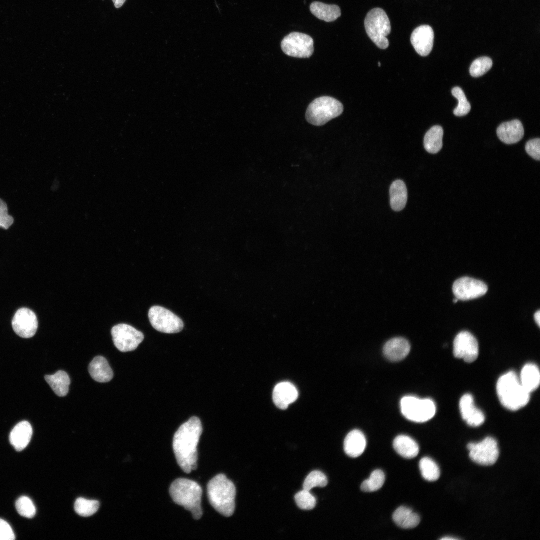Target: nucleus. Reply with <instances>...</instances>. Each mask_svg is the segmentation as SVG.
<instances>
[{
	"label": "nucleus",
	"mask_w": 540,
	"mask_h": 540,
	"mask_svg": "<svg viewBox=\"0 0 540 540\" xmlns=\"http://www.w3.org/2000/svg\"><path fill=\"white\" fill-rule=\"evenodd\" d=\"M16 508L18 514L26 518H32L36 514V507L32 500L28 497L23 496L16 502Z\"/></svg>",
	"instance_id": "e433bc0d"
},
{
	"label": "nucleus",
	"mask_w": 540,
	"mask_h": 540,
	"mask_svg": "<svg viewBox=\"0 0 540 540\" xmlns=\"http://www.w3.org/2000/svg\"><path fill=\"white\" fill-rule=\"evenodd\" d=\"M281 48L286 55L297 58H308L314 53V40L308 35L293 32L286 36Z\"/></svg>",
	"instance_id": "1a4fd4ad"
},
{
	"label": "nucleus",
	"mask_w": 540,
	"mask_h": 540,
	"mask_svg": "<svg viewBox=\"0 0 540 540\" xmlns=\"http://www.w3.org/2000/svg\"><path fill=\"white\" fill-rule=\"evenodd\" d=\"M14 332L20 337H33L38 330V321L36 314L30 310L22 308L15 314L12 321Z\"/></svg>",
	"instance_id": "4468645a"
},
{
	"label": "nucleus",
	"mask_w": 540,
	"mask_h": 540,
	"mask_svg": "<svg viewBox=\"0 0 540 540\" xmlns=\"http://www.w3.org/2000/svg\"><path fill=\"white\" fill-rule=\"evenodd\" d=\"M328 483L326 476L322 472L314 470L310 472L306 478L304 485V490L310 491L315 487H325Z\"/></svg>",
	"instance_id": "72a5a7b5"
},
{
	"label": "nucleus",
	"mask_w": 540,
	"mask_h": 540,
	"mask_svg": "<svg viewBox=\"0 0 540 540\" xmlns=\"http://www.w3.org/2000/svg\"><path fill=\"white\" fill-rule=\"evenodd\" d=\"M112 1L114 4V6L118 8L123 6L126 0H112Z\"/></svg>",
	"instance_id": "a19ab883"
},
{
	"label": "nucleus",
	"mask_w": 540,
	"mask_h": 540,
	"mask_svg": "<svg viewBox=\"0 0 540 540\" xmlns=\"http://www.w3.org/2000/svg\"><path fill=\"white\" fill-rule=\"evenodd\" d=\"M378 66H379V67H380V66H381V64H380V62H378Z\"/></svg>",
	"instance_id": "a18cd8bd"
},
{
	"label": "nucleus",
	"mask_w": 540,
	"mask_h": 540,
	"mask_svg": "<svg viewBox=\"0 0 540 540\" xmlns=\"http://www.w3.org/2000/svg\"><path fill=\"white\" fill-rule=\"evenodd\" d=\"M364 26L368 37L378 48L384 50L388 47L386 36L390 33L391 25L382 9L378 8L370 10L365 18Z\"/></svg>",
	"instance_id": "423d86ee"
},
{
	"label": "nucleus",
	"mask_w": 540,
	"mask_h": 540,
	"mask_svg": "<svg viewBox=\"0 0 540 540\" xmlns=\"http://www.w3.org/2000/svg\"><path fill=\"white\" fill-rule=\"evenodd\" d=\"M526 150L528 154L535 160L540 159V140L535 138L528 141L526 146Z\"/></svg>",
	"instance_id": "58836bf2"
},
{
	"label": "nucleus",
	"mask_w": 540,
	"mask_h": 540,
	"mask_svg": "<svg viewBox=\"0 0 540 540\" xmlns=\"http://www.w3.org/2000/svg\"><path fill=\"white\" fill-rule=\"evenodd\" d=\"M32 435L30 424L23 421L16 425L10 435L11 444L17 451H22L29 444Z\"/></svg>",
	"instance_id": "aec40b11"
},
{
	"label": "nucleus",
	"mask_w": 540,
	"mask_h": 540,
	"mask_svg": "<svg viewBox=\"0 0 540 540\" xmlns=\"http://www.w3.org/2000/svg\"><path fill=\"white\" fill-rule=\"evenodd\" d=\"M366 446V440L364 434L360 430L351 431L346 436L344 442V450L346 454L352 458L360 456Z\"/></svg>",
	"instance_id": "412c9836"
},
{
	"label": "nucleus",
	"mask_w": 540,
	"mask_h": 540,
	"mask_svg": "<svg viewBox=\"0 0 540 540\" xmlns=\"http://www.w3.org/2000/svg\"><path fill=\"white\" fill-rule=\"evenodd\" d=\"M453 293L458 300H468L478 298L488 292V286L482 281L469 277L457 280L452 286Z\"/></svg>",
	"instance_id": "f8f14e48"
},
{
	"label": "nucleus",
	"mask_w": 540,
	"mask_h": 540,
	"mask_svg": "<svg viewBox=\"0 0 540 540\" xmlns=\"http://www.w3.org/2000/svg\"><path fill=\"white\" fill-rule=\"evenodd\" d=\"M294 498L298 507L303 510H312L316 504V498L310 491L305 490L298 492Z\"/></svg>",
	"instance_id": "c9c22d12"
},
{
	"label": "nucleus",
	"mask_w": 540,
	"mask_h": 540,
	"mask_svg": "<svg viewBox=\"0 0 540 540\" xmlns=\"http://www.w3.org/2000/svg\"><path fill=\"white\" fill-rule=\"evenodd\" d=\"M400 408L406 418L416 422H428L436 412V406L433 400L413 396L404 397L400 402Z\"/></svg>",
	"instance_id": "0eeeda50"
},
{
	"label": "nucleus",
	"mask_w": 540,
	"mask_h": 540,
	"mask_svg": "<svg viewBox=\"0 0 540 540\" xmlns=\"http://www.w3.org/2000/svg\"><path fill=\"white\" fill-rule=\"evenodd\" d=\"M458 300L457 298H456L454 299L453 302L454 303H456L458 302Z\"/></svg>",
	"instance_id": "c03bdc74"
},
{
	"label": "nucleus",
	"mask_w": 540,
	"mask_h": 540,
	"mask_svg": "<svg viewBox=\"0 0 540 540\" xmlns=\"http://www.w3.org/2000/svg\"><path fill=\"white\" fill-rule=\"evenodd\" d=\"M468 448L470 459L480 465L492 466L496 462L499 456L498 442L492 437H487L478 443H470Z\"/></svg>",
	"instance_id": "9d476101"
},
{
	"label": "nucleus",
	"mask_w": 540,
	"mask_h": 540,
	"mask_svg": "<svg viewBox=\"0 0 540 540\" xmlns=\"http://www.w3.org/2000/svg\"><path fill=\"white\" fill-rule=\"evenodd\" d=\"M169 492L174 502L191 512L194 520L202 518V490L197 482L186 478H178L172 483Z\"/></svg>",
	"instance_id": "7ed1b4c3"
},
{
	"label": "nucleus",
	"mask_w": 540,
	"mask_h": 540,
	"mask_svg": "<svg viewBox=\"0 0 540 540\" xmlns=\"http://www.w3.org/2000/svg\"><path fill=\"white\" fill-rule=\"evenodd\" d=\"M341 102L330 96H322L315 99L308 106L306 118L308 122L322 126L331 120L340 116L343 112Z\"/></svg>",
	"instance_id": "39448f33"
},
{
	"label": "nucleus",
	"mask_w": 540,
	"mask_h": 540,
	"mask_svg": "<svg viewBox=\"0 0 540 540\" xmlns=\"http://www.w3.org/2000/svg\"><path fill=\"white\" fill-rule=\"evenodd\" d=\"M478 354V342L472 334L464 331L456 336L454 342V354L455 357L471 363L477 359Z\"/></svg>",
	"instance_id": "ddd939ff"
},
{
	"label": "nucleus",
	"mask_w": 540,
	"mask_h": 540,
	"mask_svg": "<svg viewBox=\"0 0 540 540\" xmlns=\"http://www.w3.org/2000/svg\"><path fill=\"white\" fill-rule=\"evenodd\" d=\"M442 540H456V538H448V537H446V538H442Z\"/></svg>",
	"instance_id": "37998d69"
},
{
	"label": "nucleus",
	"mask_w": 540,
	"mask_h": 540,
	"mask_svg": "<svg viewBox=\"0 0 540 540\" xmlns=\"http://www.w3.org/2000/svg\"><path fill=\"white\" fill-rule=\"evenodd\" d=\"M202 432L200 420L193 416L182 424L174 435L172 446L176 458L181 469L186 474H190L197 468V446Z\"/></svg>",
	"instance_id": "f257e3e1"
},
{
	"label": "nucleus",
	"mask_w": 540,
	"mask_h": 540,
	"mask_svg": "<svg viewBox=\"0 0 540 540\" xmlns=\"http://www.w3.org/2000/svg\"><path fill=\"white\" fill-rule=\"evenodd\" d=\"M390 194L392 208L396 212L402 210L408 200V190L405 183L400 180L394 181L390 186Z\"/></svg>",
	"instance_id": "5701e85b"
},
{
	"label": "nucleus",
	"mask_w": 540,
	"mask_h": 540,
	"mask_svg": "<svg viewBox=\"0 0 540 540\" xmlns=\"http://www.w3.org/2000/svg\"><path fill=\"white\" fill-rule=\"evenodd\" d=\"M497 135L503 142L511 144L520 142L524 136V129L518 120L502 124L497 129Z\"/></svg>",
	"instance_id": "a211bd4d"
},
{
	"label": "nucleus",
	"mask_w": 540,
	"mask_h": 540,
	"mask_svg": "<svg viewBox=\"0 0 540 540\" xmlns=\"http://www.w3.org/2000/svg\"><path fill=\"white\" fill-rule=\"evenodd\" d=\"M393 446L400 456L407 459L414 458L419 453L417 442L408 436L400 435L396 437L393 442Z\"/></svg>",
	"instance_id": "b1692460"
},
{
	"label": "nucleus",
	"mask_w": 540,
	"mask_h": 540,
	"mask_svg": "<svg viewBox=\"0 0 540 540\" xmlns=\"http://www.w3.org/2000/svg\"><path fill=\"white\" fill-rule=\"evenodd\" d=\"M392 519L398 526L404 529L414 528L419 524L420 521L418 514L404 506H400L396 510L393 514Z\"/></svg>",
	"instance_id": "a878e982"
},
{
	"label": "nucleus",
	"mask_w": 540,
	"mask_h": 540,
	"mask_svg": "<svg viewBox=\"0 0 540 540\" xmlns=\"http://www.w3.org/2000/svg\"><path fill=\"white\" fill-rule=\"evenodd\" d=\"M45 380L58 396L64 397L68 394L70 380L66 372L59 370L53 375H46Z\"/></svg>",
	"instance_id": "bb28decb"
},
{
	"label": "nucleus",
	"mask_w": 540,
	"mask_h": 540,
	"mask_svg": "<svg viewBox=\"0 0 540 540\" xmlns=\"http://www.w3.org/2000/svg\"><path fill=\"white\" fill-rule=\"evenodd\" d=\"M444 130L439 126L432 127L426 134L424 138V146L429 153L435 154L442 148Z\"/></svg>",
	"instance_id": "c85d7f7f"
},
{
	"label": "nucleus",
	"mask_w": 540,
	"mask_h": 540,
	"mask_svg": "<svg viewBox=\"0 0 540 540\" xmlns=\"http://www.w3.org/2000/svg\"><path fill=\"white\" fill-rule=\"evenodd\" d=\"M496 392L501 404L507 409L517 410L529 402L530 392L521 384L517 374L508 372L498 379Z\"/></svg>",
	"instance_id": "20e7f679"
},
{
	"label": "nucleus",
	"mask_w": 540,
	"mask_h": 540,
	"mask_svg": "<svg viewBox=\"0 0 540 540\" xmlns=\"http://www.w3.org/2000/svg\"><path fill=\"white\" fill-rule=\"evenodd\" d=\"M492 66L491 58L484 56L474 60L472 63L470 72L474 78H478L484 75L490 70Z\"/></svg>",
	"instance_id": "f704fd0d"
},
{
	"label": "nucleus",
	"mask_w": 540,
	"mask_h": 540,
	"mask_svg": "<svg viewBox=\"0 0 540 540\" xmlns=\"http://www.w3.org/2000/svg\"><path fill=\"white\" fill-rule=\"evenodd\" d=\"M273 400L277 407L282 410L286 409L298 398L296 388L289 382H282L274 388L272 394Z\"/></svg>",
	"instance_id": "f3484780"
},
{
	"label": "nucleus",
	"mask_w": 540,
	"mask_h": 540,
	"mask_svg": "<svg viewBox=\"0 0 540 540\" xmlns=\"http://www.w3.org/2000/svg\"><path fill=\"white\" fill-rule=\"evenodd\" d=\"M88 371L91 377L98 382H108L114 376V372L106 359L103 356L95 357L90 364Z\"/></svg>",
	"instance_id": "4be33fe9"
},
{
	"label": "nucleus",
	"mask_w": 540,
	"mask_h": 540,
	"mask_svg": "<svg viewBox=\"0 0 540 540\" xmlns=\"http://www.w3.org/2000/svg\"><path fill=\"white\" fill-rule=\"evenodd\" d=\"M148 318L153 328L161 332L176 334L184 328V322L179 317L160 306H154L150 309Z\"/></svg>",
	"instance_id": "6e6552de"
},
{
	"label": "nucleus",
	"mask_w": 540,
	"mask_h": 540,
	"mask_svg": "<svg viewBox=\"0 0 540 540\" xmlns=\"http://www.w3.org/2000/svg\"><path fill=\"white\" fill-rule=\"evenodd\" d=\"M434 32L431 26L423 25L416 28L412 32L410 41L416 52L422 56H428L434 45Z\"/></svg>",
	"instance_id": "2eb2a0df"
},
{
	"label": "nucleus",
	"mask_w": 540,
	"mask_h": 540,
	"mask_svg": "<svg viewBox=\"0 0 540 540\" xmlns=\"http://www.w3.org/2000/svg\"><path fill=\"white\" fill-rule=\"evenodd\" d=\"M384 482V472L380 470H376L371 474L368 479L363 482L360 488L364 492H376L382 488Z\"/></svg>",
	"instance_id": "7c9ffc66"
},
{
	"label": "nucleus",
	"mask_w": 540,
	"mask_h": 540,
	"mask_svg": "<svg viewBox=\"0 0 540 540\" xmlns=\"http://www.w3.org/2000/svg\"><path fill=\"white\" fill-rule=\"evenodd\" d=\"M15 538L12 527L6 521L0 518V540H14Z\"/></svg>",
	"instance_id": "ea45409f"
},
{
	"label": "nucleus",
	"mask_w": 540,
	"mask_h": 540,
	"mask_svg": "<svg viewBox=\"0 0 540 540\" xmlns=\"http://www.w3.org/2000/svg\"><path fill=\"white\" fill-rule=\"evenodd\" d=\"M534 320L537 323L538 325L540 326V311L538 310L536 312L534 315Z\"/></svg>",
	"instance_id": "79ce46f5"
},
{
	"label": "nucleus",
	"mask_w": 540,
	"mask_h": 540,
	"mask_svg": "<svg viewBox=\"0 0 540 540\" xmlns=\"http://www.w3.org/2000/svg\"><path fill=\"white\" fill-rule=\"evenodd\" d=\"M14 222L13 217L8 214L6 204L0 198V227L8 230Z\"/></svg>",
	"instance_id": "4c0bfd02"
},
{
	"label": "nucleus",
	"mask_w": 540,
	"mask_h": 540,
	"mask_svg": "<svg viewBox=\"0 0 540 540\" xmlns=\"http://www.w3.org/2000/svg\"><path fill=\"white\" fill-rule=\"evenodd\" d=\"M460 408L463 420L470 426L477 427L484 424L485 416L474 404L473 396L466 394L460 398Z\"/></svg>",
	"instance_id": "dca6fc26"
},
{
	"label": "nucleus",
	"mask_w": 540,
	"mask_h": 540,
	"mask_svg": "<svg viewBox=\"0 0 540 540\" xmlns=\"http://www.w3.org/2000/svg\"><path fill=\"white\" fill-rule=\"evenodd\" d=\"M100 502L97 500L78 498L74 504L76 512L80 516L88 517L92 516L98 510Z\"/></svg>",
	"instance_id": "2f4dec72"
},
{
	"label": "nucleus",
	"mask_w": 540,
	"mask_h": 540,
	"mask_svg": "<svg viewBox=\"0 0 540 540\" xmlns=\"http://www.w3.org/2000/svg\"><path fill=\"white\" fill-rule=\"evenodd\" d=\"M520 380L522 386L530 393L536 390L540 382L538 367L533 364H526L521 371Z\"/></svg>",
	"instance_id": "cd10ccee"
},
{
	"label": "nucleus",
	"mask_w": 540,
	"mask_h": 540,
	"mask_svg": "<svg viewBox=\"0 0 540 540\" xmlns=\"http://www.w3.org/2000/svg\"><path fill=\"white\" fill-rule=\"evenodd\" d=\"M452 94L458 102V106L454 110V114L458 116L468 114L471 110V106L467 100L462 89L459 87H455L452 90Z\"/></svg>",
	"instance_id": "473e14b6"
},
{
	"label": "nucleus",
	"mask_w": 540,
	"mask_h": 540,
	"mask_svg": "<svg viewBox=\"0 0 540 540\" xmlns=\"http://www.w3.org/2000/svg\"><path fill=\"white\" fill-rule=\"evenodd\" d=\"M113 342L116 347L122 352L136 349L144 339V334L130 325L119 324L112 329Z\"/></svg>",
	"instance_id": "9b49d317"
},
{
	"label": "nucleus",
	"mask_w": 540,
	"mask_h": 540,
	"mask_svg": "<svg viewBox=\"0 0 540 540\" xmlns=\"http://www.w3.org/2000/svg\"><path fill=\"white\" fill-rule=\"evenodd\" d=\"M410 345L403 338H395L388 340L384 348L385 356L392 362H398L404 359L409 354Z\"/></svg>",
	"instance_id": "6ab92c4d"
},
{
	"label": "nucleus",
	"mask_w": 540,
	"mask_h": 540,
	"mask_svg": "<svg viewBox=\"0 0 540 540\" xmlns=\"http://www.w3.org/2000/svg\"><path fill=\"white\" fill-rule=\"evenodd\" d=\"M310 10L316 18L326 22H334L341 16V10L338 6L318 2L311 4Z\"/></svg>",
	"instance_id": "393cba45"
},
{
	"label": "nucleus",
	"mask_w": 540,
	"mask_h": 540,
	"mask_svg": "<svg viewBox=\"0 0 540 540\" xmlns=\"http://www.w3.org/2000/svg\"><path fill=\"white\" fill-rule=\"evenodd\" d=\"M207 494L211 506L220 514L230 517L236 508V488L224 474L214 476L208 482Z\"/></svg>",
	"instance_id": "f03ea898"
},
{
	"label": "nucleus",
	"mask_w": 540,
	"mask_h": 540,
	"mask_svg": "<svg viewBox=\"0 0 540 540\" xmlns=\"http://www.w3.org/2000/svg\"><path fill=\"white\" fill-rule=\"evenodd\" d=\"M421 474L426 480L429 482L437 480L440 476V470L436 463L432 458L424 457L420 462Z\"/></svg>",
	"instance_id": "c756f323"
}]
</instances>
